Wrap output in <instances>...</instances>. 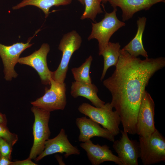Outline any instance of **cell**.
<instances>
[{
    "instance_id": "6da1fadb",
    "label": "cell",
    "mask_w": 165,
    "mask_h": 165,
    "mask_svg": "<svg viewBox=\"0 0 165 165\" xmlns=\"http://www.w3.org/2000/svg\"><path fill=\"white\" fill-rule=\"evenodd\" d=\"M165 66V58H140L121 49L112 75L103 81L112 96L110 104L119 114L123 131L136 134L137 117L143 93L150 79Z\"/></svg>"
},
{
    "instance_id": "7a4b0ae2",
    "label": "cell",
    "mask_w": 165,
    "mask_h": 165,
    "mask_svg": "<svg viewBox=\"0 0 165 165\" xmlns=\"http://www.w3.org/2000/svg\"><path fill=\"white\" fill-rule=\"evenodd\" d=\"M110 103H107L101 108L94 107L89 103H84L78 108L81 113L88 117L109 130L115 136L119 133L120 116L116 111H113Z\"/></svg>"
},
{
    "instance_id": "3957f363",
    "label": "cell",
    "mask_w": 165,
    "mask_h": 165,
    "mask_svg": "<svg viewBox=\"0 0 165 165\" xmlns=\"http://www.w3.org/2000/svg\"><path fill=\"white\" fill-rule=\"evenodd\" d=\"M140 157L144 165L165 161V138L156 129L147 137L139 136Z\"/></svg>"
},
{
    "instance_id": "277c9868",
    "label": "cell",
    "mask_w": 165,
    "mask_h": 165,
    "mask_svg": "<svg viewBox=\"0 0 165 165\" xmlns=\"http://www.w3.org/2000/svg\"><path fill=\"white\" fill-rule=\"evenodd\" d=\"M116 8L110 13L106 12L104 18L99 22L92 23V29L87 38L88 41L93 39L98 42L99 55L101 56L104 50L108 44L113 34L121 28L125 26L124 22L117 18Z\"/></svg>"
},
{
    "instance_id": "5b68a950",
    "label": "cell",
    "mask_w": 165,
    "mask_h": 165,
    "mask_svg": "<svg viewBox=\"0 0 165 165\" xmlns=\"http://www.w3.org/2000/svg\"><path fill=\"white\" fill-rule=\"evenodd\" d=\"M82 42L81 36L75 30L63 35L58 47L62 52V58L57 69L51 72V77L53 80L60 82H64L71 57L74 53L79 48Z\"/></svg>"
},
{
    "instance_id": "8992f818",
    "label": "cell",
    "mask_w": 165,
    "mask_h": 165,
    "mask_svg": "<svg viewBox=\"0 0 165 165\" xmlns=\"http://www.w3.org/2000/svg\"><path fill=\"white\" fill-rule=\"evenodd\" d=\"M31 110L35 117L33 126L34 141L28 158L35 160L43 151L45 142L50 135L49 127L50 112L34 106Z\"/></svg>"
},
{
    "instance_id": "52a82bcc",
    "label": "cell",
    "mask_w": 165,
    "mask_h": 165,
    "mask_svg": "<svg viewBox=\"0 0 165 165\" xmlns=\"http://www.w3.org/2000/svg\"><path fill=\"white\" fill-rule=\"evenodd\" d=\"M50 87L46 89L44 95L31 101L33 106L51 112L57 110H63L67 104L66 85L64 82L50 79Z\"/></svg>"
},
{
    "instance_id": "ba28073f",
    "label": "cell",
    "mask_w": 165,
    "mask_h": 165,
    "mask_svg": "<svg viewBox=\"0 0 165 165\" xmlns=\"http://www.w3.org/2000/svg\"><path fill=\"white\" fill-rule=\"evenodd\" d=\"M155 103L150 94L145 90L143 93L136 124V134L147 137L156 130L155 125Z\"/></svg>"
},
{
    "instance_id": "9c48e42d",
    "label": "cell",
    "mask_w": 165,
    "mask_h": 165,
    "mask_svg": "<svg viewBox=\"0 0 165 165\" xmlns=\"http://www.w3.org/2000/svg\"><path fill=\"white\" fill-rule=\"evenodd\" d=\"M31 39L26 43L17 42L9 46L0 43V56L3 65L4 79L6 81H10L17 76L15 66L18 63L22 53L32 45V43H29Z\"/></svg>"
},
{
    "instance_id": "30bf717a",
    "label": "cell",
    "mask_w": 165,
    "mask_h": 165,
    "mask_svg": "<svg viewBox=\"0 0 165 165\" xmlns=\"http://www.w3.org/2000/svg\"><path fill=\"white\" fill-rule=\"evenodd\" d=\"M49 45L47 43L42 44L40 48L31 55L20 58L18 63L34 68L39 76L41 82L44 85H50L52 71L47 66V57L50 51Z\"/></svg>"
},
{
    "instance_id": "8fae6325",
    "label": "cell",
    "mask_w": 165,
    "mask_h": 165,
    "mask_svg": "<svg viewBox=\"0 0 165 165\" xmlns=\"http://www.w3.org/2000/svg\"><path fill=\"white\" fill-rule=\"evenodd\" d=\"M122 135L119 139L113 142L112 147L118 154L123 165H138L140 157L138 142L130 140L128 133L120 130Z\"/></svg>"
},
{
    "instance_id": "7c38bea8",
    "label": "cell",
    "mask_w": 165,
    "mask_h": 165,
    "mask_svg": "<svg viewBox=\"0 0 165 165\" xmlns=\"http://www.w3.org/2000/svg\"><path fill=\"white\" fill-rule=\"evenodd\" d=\"M57 153L64 154L65 158L72 155H79L80 153L79 150L70 143L63 128L61 129L56 137L49 139L45 142L43 151L35 160L38 161L47 156Z\"/></svg>"
},
{
    "instance_id": "4fadbf2b",
    "label": "cell",
    "mask_w": 165,
    "mask_h": 165,
    "mask_svg": "<svg viewBox=\"0 0 165 165\" xmlns=\"http://www.w3.org/2000/svg\"><path fill=\"white\" fill-rule=\"evenodd\" d=\"M75 123L80 131V142H86L95 137H102L112 142L115 140V136L109 130L86 116L77 118Z\"/></svg>"
},
{
    "instance_id": "5bb4252c",
    "label": "cell",
    "mask_w": 165,
    "mask_h": 165,
    "mask_svg": "<svg viewBox=\"0 0 165 165\" xmlns=\"http://www.w3.org/2000/svg\"><path fill=\"white\" fill-rule=\"evenodd\" d=\"M80 146L86 152L89 160L93 165H99L106 161H111L118 165H123L118 157L114 155L106 145L101 146L95 144L90 140L80 144Z\"/></svg>"
},
{
    "instance_id": "9a60e30c",
    "label": "cell",
    "mask_w": 165,
    "mask_h": 165,
    "mask_svg": "<svg viewBox=\"0 0 165 165\" xmlns=\"http://www.w3.org/2000/svg\"><path fill=\"white\" fill-rule=\"evenodd\" d=\"M108 2L114 8H120L122 20L125 21L132 18L136 13L148 10L157 3L165 2V0H108Z\"/></svg>"
},
{
    "instance_id": "2e32d148",
    "label": "cell",
    "mask_w": 165,
    "mask_h": 165,
    "mask_svg": "<svg viewBox=\"0 0 165 165\" xmlns=\"http://www.w3.org/2000/svg\"><path fill=\"white\" fill-rule=\"evenodd\" d=\"M98 89L92 83L88 84L75 81L72 82L71 94L74 98L79 96L85 97L89 100L95 107L101 108L105 102L98 96Z\"/></svg>"
},
{
    "instance_id": "e0dca14e",
    "label": "cell",
    "mask_w": 165,
    "mask_h": 165,
    "mask_svg": "<svg viewBox=\"0 0 165 165\" xmlns=\"http://www.w3.org/2000/svg\"><path fill=\"white\" fill-rule=\"evenodd\" d=\"M147 18L139 17L137 21V31L134 38L122 49L126 51L130 55L137 57L141 55L145 58L148 56L142 42L143 34L145 29Z\"/></svg>"
},
{
    "instance_id": "ac0fdd59",
    "label": "cell",
    "mask_w": 165,
    "mask_h": 165,
    "mask_svg": "<svg viewBox=\"0 0 165 165\" xmlns=\"http://www.w3.org/2000/svg\"><path fill=\"white\" fill-rule=\"evenodd\" d=\"M72 0H23L20 2L13 6V10L17 9L27 6H36L44 12L46 18L50 12V9L53 6H66L71 3Z\"/></svg>"
},
{
    "instance_id": "d6986e66",
    "label": "cell",
    "mask_w": 165,
    "mask_h": 165,
    "mask_svg": "<svg viewBox=\"0 0 165 165\" xmlns=\"http://www.w3.org/2000/svg\"><path fill=\"white\" fill-rule=\"evenodd\" d=\"M121 46L119 42H109L104 50L101 55L104 58V68L100 80L104 79L106 72L110 67L116 66L118 61Z\"/></svg>"
},
{
    "instance_id": "ffe728a7",
    "label": "cell",
    "mask_w": 165,
    "mask_h": 165,
    "mask_svg": "<svg viewBox=\"0 0 165 165\" xmlns=\"http://www.w3.org/2000/svg\"><path fill=\"white\" fill-rule=\"evenodd\" d=\"M92 60L93 57L90 55L80 67L72 69L71 71L75 81L86 83H92L90 71Z\"/></svg>"
},
{
    "instance_id": "44dd1931",
    "label": "cell",
    "mask_w": 165,
    "mask_h": 165,
    "mask_svg": "<svg viewBox=\"0 0 165 165\" xmlns=\"http://www.w3.org/2000/svg\"><path fill=\"white\" fill-rule=\"evenodd\" d=\"M84 2L85 9L80 19H90L94 22L97 15L103 13L101 0H84Z\"/></svg>"
},
{
    "instance_id": "7402d4cb",
    "label": "cell",
    "mask_w": 165,
    "mask_h": 165,
    "mask_svg": "<svg viewBox=\"0 0 165 165\" xmlns=\"http://www.w3.org/2000/svg\"><path fill=\"white\" fill-rule=\"evenodd\" d=\"M0 137L7 141L13 146L18 140L17 135L11 133L6 126L0 124Z\"/></svg>"
},
{
    "instance_id": "603a6c76",
    "label": "cell",
    "mask_w": 165,
    "mask_h": 165,
    "mask_svg": "<svg viewBox=\"0 0 165 165\" xmlns=\"http://www.w3.org/2000/svg\"><path fill=\"white\" fill-rule=\"evenodd\" d=\"M13 146L7 141L0 137V155L11 160Z\"/></svg>"
},
{
    "instance_id": "cb8c5ba5",
    "label": "cell",
    "mask_w": 165,
    "mask_h": 165,
    "mask_svg": "<svg viewBox=\"0 0 165 165\" xmlns=\"http://www.w3.org/2000/svg\"><path fill=\"white\" fill-rule=\"evenodd\" d=\"M35 163L32 162L31 159L28 157L27 159L23 160L12 162L11 165H36Z\"/></svg>"
},
{
    "instance_id": "d4e9b609",
    "label": "cell",
    "mask_w": 165,
    "mask_h": 165,
    "mask_svg": "<svg viewBox=\"0 0 165 165\" xmlns=\"http://www.w3.org/2000/svg\"><path fill=\"white\" fill-rule=\"evenodd\" d=\"M12 163L9 159L0 155V165H11Z\"/></svg>"
},
{
    "instance_id": "484cf974",
    "label": "cell",
    "mask_w": 165,
    "mask_h": 165,
    "mask_svg": "<svg viewBox=\"0 0 165 165\" xmlns=\"http://www.w3.org/2000/svg\"><path fill=\"white\" fill-rule=\"evenodd\" d=\"M7 122V119L6 115L0 112V124L6 126Z\"/></svg>"
},
{
    "instance_id": "4316f807",
    "label": "cell",
    "mask_w": 165,
    "mask_h": 165,
    "mask_svg": "<svg viewBox=\"0 0 165 165\" xmlns=\"http://www.w3.org/2000/svg\"><path fill=\"white\" fill-rule=\"evenodd\" d=\"M83 5H84V0H77Z\"/></svg>"
},
{
    "instance_id": "83f0119b",
    "label": "cell",
    "mask_w": 165,
    "mask_h": 165,
    "mask_svg": "<svg viewBox=\"0 0 165 165\" xmlns=\"http://www.w3.org/2000/svg\"><path fill=\"white\" fill-rule=\"evenodd\" d=\"M101 2H102L103 3H106L108 2V0H101Z\"/></svg>"
}]
</instances>
